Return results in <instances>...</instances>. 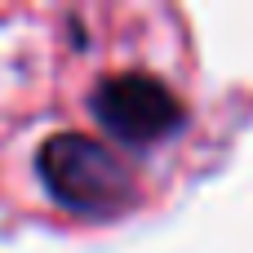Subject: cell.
Listing matches in <instances>:
<instances>
[{"instance_id":"cell-1","label":"cell","mask_w":253,"mask_h":253,"mask_svg":"<svg viewBox=\"0 0 253 253\" xmlns=\"http://www.w3.org/2000/svg\"><path fill=\"white\" fill-rule=\"evenodd\" d=\"M36 173L62 209L84 218L120 213L133 200L129 169L111 156V147L84 133H53L36 156Z\"/></svg>"},{"instance_id":"cell-2","label":"cell","mask_w":253,"mask_h":253,"mask_svg":"<svg viewBox=\"0 0 253 253\" xmlns=\"http://www.w3.org/2000/svg\"><path fill=\"white\" fill-rule=\"evenodd\" d=\"M98 125L129 147H147L169 138L182 125V102L169 93L165 80L147 76V71H125V76H107L93 98H89Z\"/></svg>"}]
</instances>
